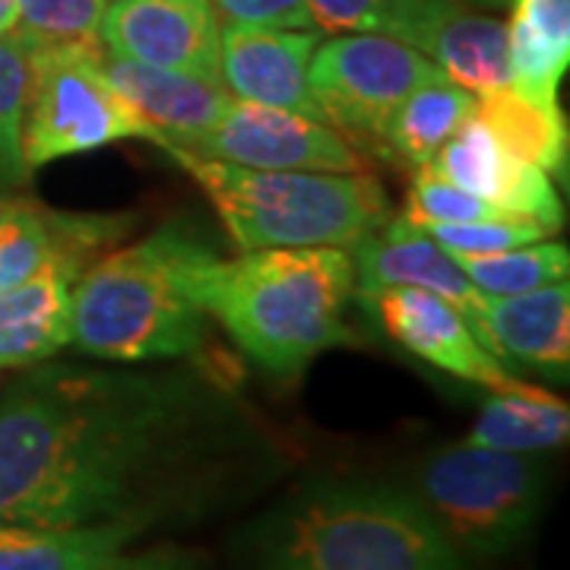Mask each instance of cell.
<instances>
[{
	"mask_svg": "<svg viewBox=\"0 0 570 570\" xmlns=\"http://www.w3.org/2000/svg\"><path fill=\"white\" fill-rule=\"evenodd\" d=\"M283 453L235 393L194 371L51 362L0 400V520L142 532L245 504Z\"/></svg>",
	"mask_w": 570,
	"mask_h": 570,
	"instance_id": "1",
	"label": "cell"
},
{
	"mask_svg": "<svg viewBox=\"0 0 570 570\" xmlns=\"http://www.w3.org/2000/svg\"><path fill=\"white\" fill-rule=\"evenodd\" d=\"M235 570H466L412 491L307 482L235 535Z\"/></svg>",
	"mask_w": 570,
	"mask_h": 570,
	"instance_id": "2",
	"label": "cell"
},
{
	"mask_svg": "<svg viewBox=\"0 0 570 570\" xmlns=\"http://www.w3.org/2000/svg\"><path fill=\"white\" fill-rule=\"evenodd\" d=\"M197 298L257 365L295 374L314 355L352 343L355 261L346 247H266L238 261L216 254L197 279Z\"/></svg>",
	"mask_w": 570,
	"mask_h": 570,
	"instance_id": "3",
	"label": "cell"
},
{
	"mask_svg": "<svg viewBox=\"0 0 570 570\" xmlns=\"http://www.w3.org/2000/svg\"><path fill=\"white\" fill-rule=\"evenodd\" d=\"M216 250L181 223L105 254L73 283L70 346L105 362L194 355L206 340L197 279Z\"/></svg>",
	"mask_w": 570,
	"mask_h": 570,
	"instance_id": "4",
	"label": "cell"
},
{
	"mask_svg": "<svg viewBox=\"0 0 570 570\" xmlns=\"http://www.w3.org/2000/svg\"><path fill=\"white\" fill-rule=\"evenodd\" d=\"M223 216L242 250L355 247L390 223V197L367 171H266L165 149Z\"/></svg>",
	"mask_w": 570,
	"mask_h": 570,
	"instance_id": "5",
	"label": "cell"
},
{
	"mask_svg": "<svg viewBox=\"0 0 570 570\" xmlns=\"http://www.w3.org/2000/svg\"><path fill=\"white\" fill-rule=\"evenodd\" d=\"M460 554L498 558L535 527L546 475L530 453L453 444L428 453L412 491Z\"/></svg>",
	"mask_w": 570,
	"mask_h": 570,
	"instance_id": "6",
	"label": "cell"
},
{
	"mask_svg": "<svg viewBox=\"0 0 570 570\" xmlns=\"http://www.w3.org/2000/svg\"><path fill=\"white\" fill-rule=\"evenodd\" d=\"M102 48L32 45L22 115V156L29 168L134 137L156 142V130L102 77L96 61Z\"/></svg>",
	"mask_w": 570,
	"mask_h": 570,
	"instance_id": "7",
	"label": "cell"
},
{
	"mask_svg": "<svg viewBox=\"0 0 570 570\" xmlns=\"http://www.w3.org/2000/svg\"><path fill=\"white\" fill-rule=\"evenodd\" d=\"M441 73L406 41L384 32H348L314 48L307 86L336 134L352 137L358 153L384 156V130L396 105Z\"/></svg>",
	"mask_w": 570,
	"mask_h": 570,
	"instance_id": "8",
	"label": "cell"
},
{
	"mask_svg": "<svg viewBox=\"0 0 570 570\" xmlns=\"http://www.w3.org/2000/svg\"><path fill=\"white\" fill-rule=\"evenodd\" d=\"M187 153L266 171H365L362 153L330 124L235 96L219 124Z\"/></svg>",
	"mask_w": 570,
	"mask_h": 570,
	"instance_id": "9",
	"label": "cell"
},
{
	"mask_svg": "<svg viewBox=\"0 0 570 570\" xmlns=\"http://www.w3.org/2000/svg\"><path fill=\"white\" fill-rule=\"evenodd\" d=\"M99 36L118 58L223 82L219 20L209 0H111Z\"/></svg>",
	"mask_w": 570,
	"mask_h": 570,
	"instance_id": "10",
	"label": "cell"
},
{
	"mask_svg": "<svg viewBox=\"0 0 570 570\" xmlns=\"http://www.w3.org/2000/svg\"><path fill=\"white\" fill-rule=\"evenodd\" d=\"M348 254L355 261V292L362 298L381 292V288H393V285L425 288L441 302H448L466 321L475 340L501 362L489 326H485V295L469 283L466 273L425 228L412 225L403 216L396 223L384 225L381 232L367 235L365 242L348 247Z\"/></svg>",
	"mask_w": 570,
	"mask_h": 570,
	"instance_id": "11",
	"label": "cell"
},
{
	"mask_svg": "<svg viewBox=\"0 0 570 570\" xmlns=\"http://www.w3.org/2000/svg\"><path fill=\"white\" fill-rule=\"evenodd\" d=\"M130 232L127 216L61 213L39 204H0V292L58 266L73 283Z\"/></svg>",
	"mask_w": 570,
	"mask_h": 570,
	"instance_id": "12",
	"label": "cell"
},
{
	"mask_svg": "<svg viewBox=\"0 0 570 570\" xmlns=\"http://www.w3.org/2000/svg\"><path fill=\"white\" fill-rule=\"evenodd\" d=\"M365 302L390 340L428 365L441 367L453 377L491 390V393L520 384L517 377H510L489 348L475 340L466 321L448 302H441L425 288L393 285V288H381L367 295Z\"/></svg>",
	"mask_w": 570,
	"mask_h": 570,
	"instance_id": "13",
	"label": "cell"
},
{
	"mask_svg": "<svg viewBox=\"0 0 570 570\" xmlns=\"http://www.w3.org/2000/svg\"><path fill=\"white\" fill-rule=\"evenodd\" d=\"M390 36L422 51L472 96L510 86L508 26L463 0H412Z\"/></svg>",
	"mask_w": 570,
	"mask_h": 570,
	"instance_id": "14",
	"label": "cell"
},
{
	"mask_svg": "<svg viewBox=\"0 0 570 570\" xmlns=\"http://www.w3.org/2000/svg\"><path fill=\"white\" fill-rule=\"evenodd\" d=\"M428 168L510 216L535 219L551 235L564 225V209L549 175L535 165L513 159L475 115L456 127V134L434 153Z\"/></svg>",
	"mask_w": 570,
	"mask_h": 570,
	"instance_id": "15",
	"label": "cell"
},
{
	"mask_svg": "<svg viewBox=\"0 0 570 570\" xmlns=\"http://www.w3.org/2000/svg\"><path fill=\"white\" fill-rule=\"evenodd\" d=\"M321 45L317 29H254L219 26V70L235 99L285 108L324 121V111L307 86V63Z\"/></svg>",
	"mask_w": 570,
	"mask_h": 570,
	"instance_id": "16",
	"label": "cell"
},
{
	"mask_svg": "<svg viewBox=\"0 0 570 570\" xmlns=\"http://www.w3.org/2000/svg\"><path fill=\"white\" fill-rule=\"evenodd\" d=\"M96 61L111 89L156 130V146L163 149H187L197 137H204L206 130L219 124L232 102V92H225L223 82L118 58L105 48Z\"/></svg>",
	"mask_w": 570,
	"mask_h": 570,
	"instance_id": "17",
	"label": "cell"
},
{
	"mask_svg": "<svg viewBox=\"0 0 570 570\" xmlns=\"http://www.w3.org/2000/svg\"><path fill=\"white\" fill-rule=\"evenodd\" d=\"M570 285L551 283L520 295H485V326L504 358L568 381L570 371Z\"/></svg>",
	"mask_w": 570,
	"mask_h": 570,
	"instance_id": "18",
	"label": "cell"
},
{
	"mask_svg": "<svg viewBox=\"0 0 570 570\" xmlns=\"http://www.w3.org/2000/svg\"><path fill=\"white\" fill-rule=\"evenodd\" d=\"M70 324L73 279L58 266L0 292V367L48 362L70 346Z\"/></svg>",
	"mask_w": 570,
	"mask_h": 570,
	"instance_id": "19",
	"label": "cell"
},
{
	"mask_svg": "<svg viewBox=\"0 0 570 570\" xmlns=\"http://www.w3.org/2000/svg\"><path fill=\"white\" fill-rule=\"evenodd\" d=\"M508 26L510 89L539 105H558L570 63V0H513Z\"/></svg>",
	"mask_w": 570,
	"mask_h": 570,
	"instance_id": "20",
	"label": "cell"
},
{
	"mask_svg": "<svg viewBox=\"0 0 570 570\" xmlns=\"http://www.w3.org/2000/svg\"><path fill=\"white\" fill-rule=\"evenodd\" d=\"M472 115L489 127L513 159L535 165L546 175H568V118L558 105L530 102L504 86L475 96Z\"/></svg>",
	"mask_w": 570,
	"mask_h": 570,
	"instance_id": "21",
	"label": "cell"
},
{
	"mask_svg": "<svg viewBox=\"0 0 570 570\" xmlns=\"http://www.w3.org/2000/svg\"><path fill=\"white\" fill-rule=\"evenodd\" d=\"M570 434V412L564 400L549 390L517 384L491 393L482 415L469 431V444L508 450V453H542L561 448Z\"/></svg>",
	"mask_w": 570,
	"mask_h": 570,
	"instance_id": "22",
	"label": "cell"
},
{
	"mask_svg": "<svg viewBox=\"0 0 570 570\" xmlns=\"http://www.w3.org/2000/svg\"><path fill=\"white\" fill-rule=\"evenodd\" d=\"M472 105L475 96L450 80L448 73L422 82L390 115L384 130V159H396L412 168L428 165L456 134V127L472 115Z\"/></svg>",
	"mask_w": 570,
	"mask_h": 570,
	"instance_id": "23",
	"label": "cell"
},
{
	"mask_svg": "<svg viewBox=\"0 0 570 570\" xmlns=\"http://www.w3.org/2000/svg\"><path fill=\"white\" fill-rule=\"evenodd\" d=\"M134 539L140 535L124 527L48 530L0 520V570H99Z\"/></svg>",
	"mask_w": 570,
	"mask_h": 570,
	"instance_id": "24",
	"label": "cell"
},
{
	"mask_svg": "<svg viewBox=\"0 0 570 570\" xmlns=\"http://www.w3.org/2000/svg\"><path fill=\"white\" fill-rule=\"evenodd\" d=\"M450 257L482 295H520L542 285L564 283L570 273V250L561 242H535L485 257Z\"/></svg>",
	"mask_w": 570,
	"mask_h": 570,
	"instance_id": "25",
	"label": "cell"
},
{
	"mask_svg": "<svg viewBox=\"0 0 570 570\" xmlns=\"http://www.w3.org/2000/svg\"><path fill=\"white\" fill-rule=\"evenodd\" d=\"M29 55H32V41L22 32L13 29L0 36V194L22 187L32 171L22 156Z\"/></svg>",
	"mask_w": 570,
	"mask_h": 570,
	"instance_id": "26",
	"label": "cell"
},
{
	"mask_svg": "<svg viewBox=\"0 0 570 570\" xmlns=\"http://www.w3.org/2000/svg\"><path fill=\"white\" fill-rule=\"evenodd\" d=\"M108 0H17V32L32 45H102Z\"/></svg>",
	"mask_w": 570,
	"mask_h": 570,
	"instance_id": "27",
	"label": "cell"
},
{
	"mask_svg": "<svg viewBox=\"0 0 570 570\" xmlns=\"http://www.w3.org/2000/svg\"><path fill=\"white\" fill-rule=\"evenodd\" d=\"M425 232L448 254H456V257L501 254V250L546 242L551 235L546 225H539L535 219H527V216H494V219H475V223L425 225Z\"/></svg>",
	"mask_w": 570,
	"mask_h": 570,
	"instance_id": "28",
	"label": "cell"
},
{
	"mask_svg": "<svg viewBox=\"0 0 570 570\" xmlns=\"http://www.w3.org/2000/svg\"><path fill=\"white\" fill-rule=\"evenodd\" d=\"M494 216H510L482 197H472L469 190L456 184L444 181L434 175L428 165L415 171V181L409 190L406 219L412 225H450V223H475V219H494Z\"/></svg>",
	"mask_w": 570,
	"mask_h": 570,
	"instance_id": "29",
	"label": "cell"
},
{
	"mask_svg": "<svg viewBox=\"0 0 570 570\" xmlns=\"http://www.w3.org/2000/svg\"><path fill=\"white\" fill-rule=\"evenodd\" d=\"M412 0H307L314 26L324 32H384L409 10Z\"/></svg>",
	"mask_w": 570,
	"mask_h": 570,
	"instance_id": "30",
	"label": "cell"
},
{
	"mask_svg": "<svg viewBox=\"0 0 570 570\" xmlns=\"http://www.w3.org/2000/svg\"><path fill=\"white\" fill-rule=\"evenodd\" d=\"M232 26L254 29H317L307 0H209Z\"/></svg>",
	"mask_w": 570,
	"mask_h": 570,
	"instance_id": "31",
	"label": "cell"
},
{
	"mask_svg": "<svg viewBox=\"0 0 570 570\" xmlns=\"http://www.w3.org/2000/svg\"><path fill=\"white\" fill-rule=\"evenodd\" d=\"M99 570H204L194 554L178 549H153L140 554H115Z\"/></svg>",
	"mask_w": 570,
	"mask_h": 570,
	"instance_id": "32",
	"label": "cell"
},
{
	"mask_svg": "<svg viewBox=\"0 0 570 570\" xmlns=\"http://www.w3.org/2000/svg\"><path fill=\"white\" fill-rule=\"evenodd\" d=\"M17 29V0H0V36Z\"/></svg>",
	"mask_w": 570,
	"mask_h": 570,
	"instance_id": "33",
	"label": "cell"
}]
</instances>
